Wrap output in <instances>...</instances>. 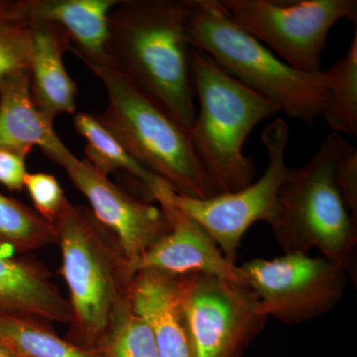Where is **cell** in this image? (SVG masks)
I'll return each mask as SVG.
<instances>
[{
  "mask_svg": "<svg viewBox=\"0 0 357 357\" xmlns=\"http://www.w3.org/2000/svg\"><path fill=\"white\" fill-rule=\"evenodd\" d=\"M73 121L77 132L86 141L84 148L86 161L107 177L109 174L119 171L128 174L152 199V192L160 178L130 156L119 140L100 123L96 115L79 112L74 114Z\"/></svg>",
  "mask_w": 357,
  "mask_h": 357,
  "instance_id": "ac0fdd59",
  "label": "cell"
},
{
  "mask_svg": "<svg viewBox=\"0 0 357 357\" xmlns=\"http://www.w3.org/2000/svg\"><path fill=\"white\" fill-rule=\"evenodd\" d=\"M239 268L263 314L287 325L306 323L332 311L351 279L340 263L306 253L255 258Z\"/></svg>",
  "mask_w": 357,
  "mask_h": 357,
  "instance_id": "9c48e42d",
  "label": "cell"
},
{
  "mask_svg": "<svg viewBox=\"0 0 357 357\" xmlns=\"http://www.w3.org/2000/svg\"><path fill=\"white\" fill-rule=\"evenodd\" d=\"M70 293V331L98 349L128 302L132 276L114 237L86 206L68 204L54 223Z\"/></svg>",
  "mask_w": 357,
  "mask_h": 357,
  "instance_id": "8992f818",
  "label": "cell"
},
{
  "mask_svg": "<svg viewBox=\"0 0 357 357\" xmlns=\"http://www.w3.org/2000/svg\"><path fill=\"white\" fill-rule=\"evenodd\" d=\"M195 357H238L267 317L248 284L213 275H178Z\"/></svg>",
  "mask_w": 357,
  "mask_h": 357,
  "instance_id": "30bf717a",
  "label": "cell"
},
{
  "mask_svg": "<svg viewBox=\"0 0 357 357\" xmlns=\"http://www.w3.org/2000/svg\"><path fill=\"white\" fill-rule=\"evenodd\" d=\"M187 38L239 83L271 100L289 116L312 126L328 100L325 70L307 74L275 57L232 20L220 0H185Z\"/></svg>",
  "mask_w": 357,
  "mask_h": 357,
  "instance_id": "7a4b0ae2",
  "label": "cell"
},
{
  "mask_svg": "<svg viewBox=\"0 0 357 357\" xmlns=\"http://www.w3.org/2000/svg\"><path fill=\"white\" fill-rule=\"evenodd\" d=\"M167 185L160 180L152 199L165 213L170 229L141 258L136 273L147 269L174 275L204 273L246 284L241 268L225 257L210 234L169 201Z\"/></svg>",
  "mask_w": 357,
  "mask_h": 357,
  "instance_id": "7c38bea8",
  "label": "cell"
},
{
  "mask_svg": "<svg viewBox=\"0 0 357 357\" xmlns=\"http://www.w3.org/2000/svg\"><path fill=\"white\" fill-rule=\"evenodd\" d=\"M0 243L27 253L56 243L55 225L34 210L0 192Z\"/></svg>",
  "mask_w": 357,
  "mask_h": 357,
  "instance_id": "44dd1931",
  "label": "cell"
},
{
  "mask_svg": "<svg viewBox=\"0 0 357 357\" xmlns=\"http://www.w3.org/2000/svg\"><path fill=\"white\" fill-rule=\"evenodd\" d=\"M98 349L105 357H160L153 333L128 299Z\"/></svg>",
  "mask_w": 357,
  "mask_h": 357,
  "instance_id": "7402d4cb",
  "label": "cell"
},
{
  "mask_svg": "<svg viewBox=\"0 0 357 357\" xmlns=\"http://www.w3.org/2000/svg\"><path fill=\"white\" fill-rule=\"evenodd\" d=\"M31 34L30 89L40 112L54 121L58 115L76 114L77 89L68 74L63 54L70 39L60 28L45 22L27 24Z\"/></svg>",
  "mask_w": 357,
  "mask_h": 357,
  "instance_id": "2e32d148",
  "label": "cell"
},
{
  "mask_svg": "<svg viewBox=\"0 0 357 357\" xmlns=\"http://www.w3.org/2000/svg\"><path fill=\"white\" fill-rule=\"evenodd\" d=\"M49 324L20 317H0V344L13 357H105L102 351L68 342Z\"/></svg>",
  "mask_w": 357,
  "mask_h": 357,
  "instance_id": "d6986e66",
  "label": "cell"
},
{
  "mask_svg": "<svg viewBox=\"0 0 357 357\" xmlns=\"http://www.w3.org/2000/svg\"><path fill=\"white\" fill-rule=\"evenodd\" d=\"M28 153L0 147V184L10 191H21L27 175Z\"/></svg>",
  "mask_w": 357,
  "mask_h": 357,
  "instance_id": "d4e9b609",
  "label": "cell"
},
{
  "mask_svg": "<svg viewBox=\"0 0 357 357\" xmlns=\"http://www.w3.org/2000/svg\"><path fill=\"white\" fill-rule=\"evenodd\" d=\"M0 357H13L8 351L0 344Z\"/></svg>",
  "mask_w": 357,
  "mask_h": 357,
  "instance_id": "83f0119b",
  "label": "cell"
},
{
  "mask_svg": "<svg viewBox=\"0 0 357 357\" xmlns=\"http://www.w3.org/2000/svg\"><path fill=\"white\" fill-rule=\"evenodd\" d=\"M121 0H17L7 1L0 17L29 24L49 23L70 41L69 51L84 65L112 66L107 53L109 16Z\"/></svg>",
  "mask_w": 357,
  "mask_h": 357,
  "instance_id": "4fadbf2b",
  "label": "cell"
},
{
  "mask_svg": "<svg viewBox=\"0 0 357 357\" xmlns=\"http://www.w3.org/2000/svg\"><path fill=\"white\" fill-rule=\"evenodd\" d=\"M287 121L277 117L263 129L268 165L259 180L238 191L194 199L176 194L167 185L169 201L199 223L230 263L236 264L244 234L255 222H269L276 210L277 195L290 168L286 150L290 139Z\"/></svg>",
  "mask_w": 357,
  "mask_h": 357,
  "instance_id": "ba28073f",
  "label": "cell"
},
{
  "mask_svg": "<svg viewBox=\"0 0 357 357\" xmlns=\"http://www.w3.org/2000/svg\"><path fill=\"white\" fill-rule=\"evenodd\" d=\"M0 317L70 325L72 312L43 264L0 255Z\"/></svg>",
  "mask_w": 357,
  "mask_h": 357,
  "instance_id": "9a60e30c",
  "label": "cell"
},
{
  "mask_svg": "<svg viewBox=\"0 0 357 357\" xmlns=\"http://www.w3.org/2000/svg\"><path fill=\"white\" fill-rule=\"evenodd\" d=\"M199 107L189 135L215 194L238 191L255 182V167L243 153L257 124L281 112L271 100L229 76L204 52L192 48Z\"/></svg>",
  "mask_w": 357,
  "mask_h": 357,
  "instance_id": "5b68a950",
  "label": "cell"
},
{
  "mask_svg": "<svg viewBox=\"0 0 357 357\" xmlns=\"http://www.w3.org/2000/svg\"><path fill=\"white\" fill-rule=\"evenodd\" d=\"M35 211L47 222L54 225L69 204L57 178L51 174L28 173L24 180Z\"/></svg>",
  "mask_w": 357,
  "mask_h": 357,
  "instance_id": "cb8c5ba5",
  "label": "cell"
},
{
  "mask_svg": "<svg viewBox=\"0 0 357 357\" xmlns=\"http://www.w3.org/2000/svg\"><path fill=\"white\" fill-rule=\"evenodd\" d=\"M185 0H121L109 16L112 66L190 133L197 116Z\"/></svg>",
  "mask_w": 357,
  "mask_h": 357,
  "instance_id": "6da1fadb",
  "label": "cell"
},
{
  "mask_svg": "<svg viewBox=\"0 0 357 357\" xmlns=\"http://www.w3.org/2000/svg\"><path fill=\"white\" fill-rule=\"evenodd\" d=\"M86 66L109 98L107 109L96 117L130 156L176 194L217 195L187 131L114 66Z\"/></svg>",
  "mask_w": 357,
  "mask_h": 357,
  "instance_id": "277c9868",
  "label": "cell"
},
{
  "mask_svg": "<svg viewBox=\"0 0 357 357\" xmlns=\"http://www.w3.org/2000/svg\"><path fill=\"white\" fill-rule=\"evenodd\" d=\"M338 189L352 218L357 220V151L356 148L338 164L335 173Z\"/></svg>",
  "mask_w": 357,
  "mask_h": 357,
  "instance_id": "484cf974",
  "label": "cell"
},
{
  "mask_svg": "<svg viewBox=\"0 0 357 357\" xmlns=\"http://www.w3.org/2000/svg\"><path fill=\"white\" fill-rule=\"evenodd\" d=\"M0 255H13V251L10 248H7L3 243H0Z\"/></svg>",
  "mask_w": 357,
  "mask_h": 357,
  "instance_id": "4316f807",
  "label": "cell"
},
{
  "mask_svg": "<svg viewBox=\"0 0 357 357\" xmlns=\"http://www.w3.org/2000/svg\"><path fill=\"white\" fill-rule=\"evenodd\" d=\"M4 3H6V0H0V13H1L2 7H3Z\"/></svg>",
  "mask_w": 357,
  "mask_h": 357,
  "instance_id": "f1b7e54d",
  "label": "cell"
},
{
  "mask_svg": "<svg viewBox=\"0 0 357 357\" xmlns=\"http://www.w3.org/2000/svg\"><path fill=\"white\" fill-rule=\"evenodd\" d=\"M31 34L23 23L0 17V84L21 73L30 72Z\"/></svg>",
  "mask_w": 357,
  "mask_h": 357,
  "instance_id": "603a6c76",
  "label": "cell"
},
{
  "mask_svg": "<svg viewBox=\"0 0 357 357\" xmlns=\"http://www.w3.org/2000/svg\"><path fill=\"white\" fill-rule=\"evenodd\" d=\"M328 100L323 117L333 132L357 135V29L344 58L325 70Z\"/></svg>",
  "mask_w": 357,
  "mask_h": 357,
  "instance_id": "ffe728a7",
  "label": "cell"
},
{
  "mask_svg": "<svg viewBox=\"0 0 357 357\" xmlns=\"http://www.w3.org/2000/svg\"><path fill=\"white\" fill-rule=\"evenodd\" d=\"M237 25L293 69L319 74L328 33L342 20L356 27V0H220Z\"/></svg>",
  "mask_w": 357,
  "mask_h": 357,
  "instance_id": "52a82bcc",
  "label": "cell"
},
{
  "mask_svg": "<svg viewBox=\"0 0 357 357\" xmlns=\"http://www.w3.org/2000/svg\"><path fill=\"white\" fill-rule=\"evenodd\" d=\"M53 123L33 102L30 72L0 84V147L29 154L37 146L49 153L63 143Z\"/></svg>",
  "mask_w": 357,
  "mask_h": 357,
  "instance_id": "e0dca14e",
  "label": "cell"
},
{
  "mask_svg": "<svg viewBox=\"0 0 357 357\" xmlns=\"http://www.w3.org/2000/svg\"><path fill=\"white\" fill-rule=\"evenodd\" d=\"M128 299L153 333L160 357H195L178 275L141 270L129 283Z\"/></svg>",
  "mask_w": 357,
  "mask_h": 357,
  "instance_id": "5bb4252c",
  "label": "cell"
},
{
  "mask_svg": "<svg viewBox=\"0 0 357 357\" xmlns=\"http://www.w3.org/2000/svg\"><path fill=\"white\" fill-rule=\"evenodd\" d=\"M354 148L340 133L326 136L306 165L290 169L277 195L268 225L284 253L318 249L328 259L356 274L357 220L352 218L335 173Z\"/></svg>",
  "mask_w": 357,
  "mask_h": 357,
  "instance_id": "3957f363",
  "label": "cell"
},
{
  "mask_svg": "<svg viewBox=\"0 0 357 357\" xmlns=\"http://www.w3.org/2000/svg\"><path fill=\"white\" fill-rule=\"evenodd\" d=\"M46 157L64 169L88 199L93 217L116 241L133 278L141 258L170 229L164 211L112 183L86 159L70 153L65 144Z\"/></svg>",
  "mask_w": 357,
  "mask_h": 357,
  "instance_id": "8fae6325",
  "label": "cell"
}]
</instances>
